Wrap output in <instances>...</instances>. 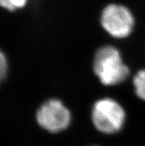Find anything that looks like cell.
<instances>
[{
    "label": "cell",
    "mask_w": 145,
    "mask_h": 146,
    "mask_svg": "<svg viewBox=\"0 0 145 146\" xmlns=\"http://www.w3.org/2000/svg\"><path fill=\"white\" fill-rule=\"evenodd\" d=\"M93 70L99 81L106 86L119 85L130 74L117 48L111 45L100 48L93 59Z\"/></svg>",
    "instance_id": "1"
},
{
    "label": "cell",
    "mask_w": 145,
    "mask_h": 146,
    "mask_svg": "<svg viewBox=\"0 0 145 146\" xmlns=\"http://www.w3.org/2000/svg\"><path fill=\"white\" fill-rule=\"evenodd\" d=\"M125 117L123 108L113 99H101L93 106L91 112L93 124L103 133L112 134L119 131L124 124Z\"/></svg>",
    "instance_id": "2"
},
{
    "label": "cell",
    "mask_w": 145,
    "mask_h": 146,
    "mask_svg": "<svg viewBox=\"0 0 145 146\" xmlns=\"http://www.w3.org/2000/svg\"><path fill=\"white\" fill-rule=\"evenodd\" d=\"M101 24L105 31L116 39H124L132 33L134 17L127 7L111 4L103 10Z\"/></svg>",
    "instance_id": "3"
},
{
    "label": "cell",
    "mask_w": 145,
    "mask_h": 146,
    "mask_svg": "<svg viewBox=\"0 0 145 146\" xmlns=\"http://www.w3.org/2000/svg\"><path fill=\"white\" fill-rule=\"evenodd\" d=\"M36 117L41 128L50 133L64 131L71 121L70 111L56 99H51L43 103L37 111Z\"/></svg>",
    "instance_id": "4"
},
{
    "label": "cell",
    "mask_w": 145,
    "mask_h": 146,
    "mask_svg": "<svg viewBox=\"0 0 145 146\" xmlns=\"http://www.w3.org/2000/svg\"><path fill=\"white\" fill-rule=\"evenodd\" d=\"M132 84L138 98L145 101V68L138 70L133 78Z\"/></svg>",
    "instance_id": "5"
},
{
    "label": "cell",
    "mask_w": 145,
    "mask_h": 146,
    "mask_svg": "<svg viewBox=\"0 0 145 146\" xmlns=\"http://www.w3.org/2000/svg\"><path fill=\"white\" fill-rule=\"evenodd\" d=\"M27 0H0L2 7L9 11L22 8L25 5Z\"/></svg>",
    "instance_id": "6"
},
{
    "label": "cell",
    "mask_w": 145,
    "mask_h": 146,
    "mask_svg": "<svg viewBox=\"0 0 145 146\" xmlns=\"http://www.w3.org/2000/svg\"><path fill=\"white\" fill-rule=\"evenodd\" d=\"M7 58L3 52L0 53V77L3 80L7 76Z\"/></svg>",
    "instance_id": "7"
}]
</instances>
